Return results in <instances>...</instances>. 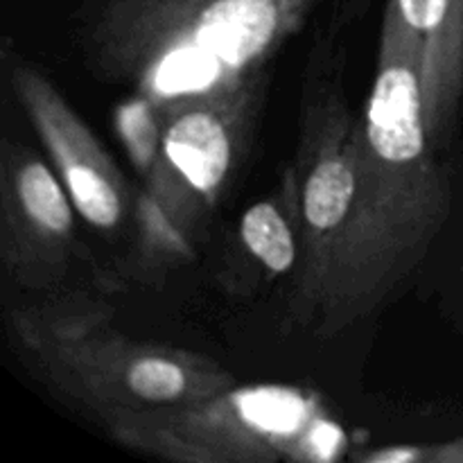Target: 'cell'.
<instances>
[{"instance_id": "6da1fadb", "label": "cell", "mask_w": 463, "mask_h": 463, "mask_svg": "<svg viewBox=\"0 0 463 463\" xmlns=\"http://www.w3.org/2000/svg\"><path fill=\"white\" fill-rule=\"evenodd\" d=\"M423 52L389 9L362 116L355 208L307 328L333 337L398 297L452 213V175L425 129Z\"/></svg>"}, {"instance_id": "7a4b0ae2", "label": "cell", "mask_w": 463, "mask_h": 463, "mask_svg": "<svg viewBox=\"0 0 463 463\" xmlns=\"http://www.w3.org/2000/svg\"><path fill=\"white\" fill-rule=\"evenodd\" d=\"M324 0H81L72 45L86 72L158 118L269 72Z\"/></svg>"}, {"instance_id": "3957f363", "label": "cell", "mask_w": 463, "mask_h": 463, "mask_svg": "<svg viewBox=\"0 0 463 463\" xmlns=\"http://www.w3.org/2000/svg\"><path fill=\"white\" fill-rule=\"evenodd\" d=\"M16 357L57 396L102 420L125 411L188 405L238 387L203 353L122 333L99 298H41L7 312Z\"/></svg>"}, {"instance_id": "277c9868", "label": "cell", "mask_w": 463, "mask_h": 463, "mask_svg": "<svg viewBox=\"0 0 463 463\" xmlns=\"http://www.w3.org/2000/svg\"><path fill=\"white\" fill-rule=\"evenodd\" d=\"M267 86L269 72L161 118L156 154L138 175L131 267L140 279H161L194 256L251 147Z\"/></svg>"}, {"instance_id": "5b68a950", "label": "cell", "mask_w": 463, "mask_h": 463, "mask_svg": "<svg viewBox=\"0 0 463 463\" xmlns=\"http://www.w3.org/2000/svg\"><path fill=\"white\" fill-rule=\"evenodd\" d=\"M118 446L179 463H326L346 437L319 398L297 387H233L206 401L104 420Z\"/></svg>"}, {"instance_id": "8992f818", "label": "cell", "mask_w": 463, "mask_h": 463, "mask_svg": "<svg viewBox=\"0 0 463 463\" xmlns=\"http://www.w3.org/2000/svg\"><path fill=\"white\" fill-rule=\"evenodd\" d=\"M346 54L342 30L312 45L298 95L297 147L283 176L301 235L289 310L303 326L315 315L360 193L362 116L348 104Z\"/></svg>"}, {"instance_id": "52a82bcc", "label": "cell", "mask_w": 463, "mask_h": 463, "mask_svg": "<svg viewBox=\"0 0 463 463\" xmlns=\"http://www.w3.org/2000/svg\"><path fill=\"white\" fill-rule=\"evenodd\" d=\"M3 75L77 215L104 238L134 233L138 190L39 63L5 43Z\"/></svg>"}, {"instance_id": "ba28073f", "label": "cell", "mask_w": 463, "mask_h": 463, "mask_svg": "<svg viewBox=\"0 0 463 463\" xmlns=\"http://www.w3.org/2000/svg\"><path fill=\"white\" fill-rule=\"evenodd\" d=\"M77 208L43 154L3 138L0 262L16 288L52 294L77 260Z\"/></svg>"}, {"instance_id": "9c48e42d", "label": "cell", "mask_w": 463, "mask_h": 463, "mask_svg": "<svg viewBox=\"0 0 463 463\" xmlns=\"http://www.w3.org/2000/svg\"><path fill=\"white\" fill-rule=\"evenodd\" d=\"M384 9L420 43L425 129L448 156L463 107V0H387Z\"/></svg>"}, {"instance_id": "30bf717a", "label": "cell", "mask_w": 463, "mask_h": 463, "mask_svg": "<svg viewBox=\"0 0 463 463\" xmlns=\"http://www.w3.org/2000/svg\"><path fill=\"white\" fill-rule=\"evenodd\" d=\"M301 235L292 199L280 184L269 197L244 211L222 256L217 279L231 297H249L260 285L297 274Z\"/></svg>"}, {"instance_id": "8fae6325", "label": "cell", "mask_w": 463, "mask_h": 463, "mask_svg": "<svg viewBox=\"0 0 463 463\" xmlns=\"http://www.w3.org/2000/svg\"><path fill=\"white\" fill-rule=\"evenodd\" d=\"M369 463H423V446H389L362 455Z\"/></svg>"}, {"instance_id": "7c38bea8", "label": "cell", "mask_w": 463, "mask_h": 463, "mask_svg": "<svg viewBox=\"0 0 463 463\" xmlns=\"http://www.w3.org/2000/svg\"><path fill=\"white\" fill-rule=\"evenodd\" d=\"M423 463H463V437L423 446Z\"/></svg>"}, {"instance_id": "4fadbf2b", "label": "cell", "mask_w": 463, "mask_h": 463, "mask_svg": "<svg viewBox=\"0 0 463 463\" xmlns=\"http://www.w3.org/2000/svg\"><path fill=\"white\" fill-rule=\"evenodd\" d=\"M463 176V175H461ZM461 247H463V224H461Z\"/></svg>"}]
</instances>
